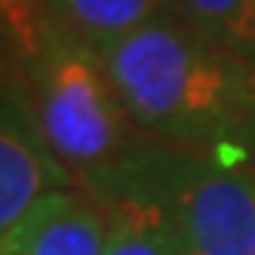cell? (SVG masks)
<instances>
[{
  "instance_id": "cell-1",
  "label": "cell",
  "mask_w": 255,
  "mask_h": 255,
  "mask_svg": "<svg viewBox=\"0 0 255 255\" xmlns=\"http://www.w3.org/2000/svg\"><path fill=\"white\" fill-rule=\"evenodd\" d=\"M135 126L163 144L255 157V65L166 9L102 52Z\"/></svg>"
},
{
  "instance_id": "cell-9",
  "label": "cell",
  "mask_w": 255,
  "mask_h": 255,
  "mask_svg": "<svg viewBox=\"0 0 255 255\" xmlns=\"http://www.w3.org/2000/svg\"><path fill=\"white\" fill-rule=\"evenodd\" d=\"M0 31L12 56H19L22 62L34 59L46 34L43 0H0Z\"/></svg>"
},
{
  "instance_id": "cell-3",
  "label": "cell",
  "mask_w": 255,
  "mask_h": 255,
  "mask_svg": "<svg viewBox=\"0 0 255 255\" xmlns=\"http://www.w3.org/2000/svg\"><path fill=\"white\" fill-rule=\"evenodd\" d=\"M169 209L185 255H255V163L243 154L144 141L126 160Z\"/></svg>"
},
{
  "instance_id": "cell-2",
  "label": "cell",
  "mask_w": 255,
  "mask_h": 255,
  "mask_svg": "<svg viewBox=\"0 0 255 255\" xmlns=\"http://www.w3.org/2000/svg\"><path fill=\"white\" fill-rule=\"evenodd\" d=\"M22 68L43 138L77 188L117 169L148 141L93 46L46 25L40 52Z\"/></svg>"
},
{
  "instance_id": "cell-5",
  "label": "cell",
  "mask_w": 255,
  "mask_h": 255,
  "mask_svg": "<svg viewBox=\"0 0 255 255\" xmlns=\"http://www.w3.org/2000/svg\"><path fill=\"white\" fill-rule=\"evenodd\" d=\"M80 191L105 215V255H185V240L169 209L126 160Z\"/></svg>"
},
{
  "instance_id": "cell-4",
  "label": "cell",
  "mask_w": 255,
  "mask_h": 255,
  "mask_svg": "<svg viewBox=\"0 0 255 255\" xmlns=\"http://www.w3.org/2000/svg\"><path fill=\"white\" fill-rule=\"evenodd\" d=\"M77 188L43 138L22 59H0V237L46 194Z\"/></svg>"
},
{
  "instance_id": "cell-7",
  "label": "cell",
  "mask_w": 255,
  "mask_h": 255,
  "mask_svg": "<svg viewBox=\"0 0 255 255\" xmlns=\"http://www.w3.org/2000/svg\"><path fill=\"white\" fill-rule=\"evenodd\" d=\"M46 25L59 28L96 52L148 25L169 9V0H43Z\"/></svg>"
},
{
  "instance_id": "cell-6",
  "label": "cell",
  "mask_w": 255,
  "mask_h": 255,
  "mask_svg": "<svg viewBox=\"0 0 255 255\" xmlns=\"http://www.w3.org/2000/svg\"><path fill=\"white\" fill-rule=\"evenodd\" d=\"M0 255H105V215L80 188L46 194L0 237Z\"/></svg>"
},
{
  "instance_id": "cell-8",
  "label": "cell",
  "mask_w": 255,
  "mask_h": 255,
  "mask_svg": "<svg viewBox=\"0 0 255 255\" xmlns=\"http://www.w3.org/2000/svg\"><path fill=\"white\" fill-rule=\"evenodd\" d=\"M169 12L200 37L255 65V0H169Z\"/></svg>"
}]
</instances>
